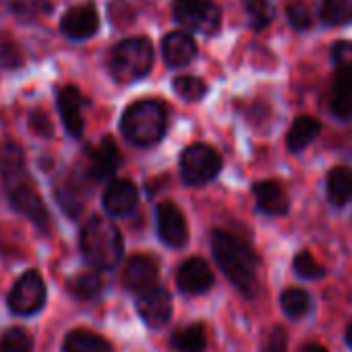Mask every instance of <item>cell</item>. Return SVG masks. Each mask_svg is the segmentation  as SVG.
<instances>
[{"label":"cell","instance_id":"1f68e13d","mask_svg":"<svg viewBox=\"0 0 352 352\" xmlns=\"http://www.w3.org/2000/svg\"><path fill=\"white\" fill-rule=\"evenodd\" d=\"M23 65V50L17 42L3 38L0 40V67L5 69H17Z\"/></svg>","mask_w":352,"mask_h":352},{"label":"cell","instance_id":"8d00e7d4","mask_svg":"<svg viewBox=\"0 0 352 352\" xmlns=\"http://www.w3.org/2000/svg\"><path fill=\"white\" fill-rule=\"evenodd\" d=\"M30 126L38 133V135H44V137H48L50 133H52V124H50V118L42 112V110H36V112H32V116H30Z\"/></svg>","mask_w":352,"mask_h":352},{"label":"cell","instance_id":"4fadbf2b","mask_svg":"<svg viewBox=\"0 0 352 352\" xmlns=\"http://www.w3.org/2000/svg\"><path fill=\"white\" fill-rule=\"evenodd\" d=\"M162 56L172 69L187 67L197 56V44L185 32H172L162 40Z\"/></svg>","mask_w":352,"mask_h":352},{"label":"cell","instance_id":"e575fe53","mask_svg":"<svg viewBox=\"0 0 352 352\" xmlns=\"http://www.w3.org/2000/svg\"><path fill=\"white\" fill-rule=\"evenodd\" d=\"M286 15H288L290 25L294 30H298V32L311 30V25H313V17L307 11V7H302V5H290L288 11H286Z\"/></svg>","mask_w":352,"mask_h":352},{"label":"cell","instance_id":"9a60e30c","mask_svg":"<svg viewBox=\"0 0 352 352\" xmlns=\"http://www.w3.org/2000/svg\"><path fill=\"white\" fill-rule=\"evenodd\" d=\"M58 112H60V118H63V124L67 129V133L75 139H79L83 135V116H81V106H83V100H81V94L75 85H67L58 91Z\"/></svg>","mask_w":352,"mask_h":352},{"label":"cell","instance_id":"e0dca14e","mask_svg":"<svg viewBox=\"0 0 352 352\" xmlns=\"http://www.w3.org/2000/svg\"><path fill=\"white\" fill-rule=\"evenodd\" d=\"M329 110L338 120H352V67L336 71L329 94Z\"/></svg>","mask_w":352,"mask_h":352},{"label":"cell","instance_id":"8fae6325","mask_svg":"<svg viewBox=\"0 0 352 352\" xmlns=\"http://www.w3.org/2000/svg\"><path fill=\"white\" fill-rule=\"evenodd\" d=\"M137 311L141 315V319L151 325V327H162L170 321L172 315V298L170 294L155 286L151 290L141 292L139 300H137Z\"/></svg>","mask_w":352,"mask_h":352},{"label":"cell","instance_id":"f546056e","mask_svg":"<svg viewBox=\"0 0 352 352\" xmlns=\"http://www.w3.org/2000/svg\"><path fill=\"white\" fill-rule=\"evenodd\" d=\"M292 267H294V274L302 280H321L327 270L309 253V251H300L296 253L294 261H292Z\"/></svg>","mask_w":352,"mask_h":352},{"label":"cell","instance_id":"4dcf8cb0","mask_svg":"<svg viewBox=\"0 0 352 352\" xmlns=\"http://www.w3.org/2000/svg\"><path fill=\"white\" fill-rule=\"evenodd\" d=\"M0 352H32V338L25 329L11 327L0 336Z\"/></svg>","mask_w":352,"mask_h":352},{"label":"cell","instance_id":"9c48e42d","mask_svg":"<svg viewBox=\"0 0 352 352\" xmlns=\"http://www.w3.org/2000/svg\"><path fill=\"white\" fill-rule=\"evenodd\" d=\"M155 224H157V234L164 245L172 249H181L187 245L189 228L179 206H174L172 201H162L155 210Z\"/></svg>","mask_w":352,"mask_h":352},{"label":"cell","instance_id":"2e32d148","mask_svg":"<svg viewBox=\"0 0 352 352\" xmlns=\"http://www.w3.org/2000/svg\"><path fill=\"white\" fill-rule=\"evenodd\" d=\"M257 210L267 216H286L290 210L288 195L278 181H259L253 185Z\"/></svg>","mask_w":352,"mask_h":352},{"label":"cell","instance_id":"83f0119b","mask_svg":"<svg viewBox=\"0 0 352 352\" xmlns=\"http://www.w3.org/2000/svg\"><path fill=\"white\" fill-rule=\"evenodd\" d=\"M174 91H176V96L183 98L185 102H197V100H201L208 94V85L199 77L181 75V77L174 79Z\"/></svg>","mask_w":352,"mask_h":352},{"label":"cell","instance_id":"cb8c5ba5","mask_svg":"<svg viewBox=\"0 0 352 352\" xmlns=\"http://www.w3.org/2000/svg\"><path fill=\"white\" fill-rule=\"evenodd\" d=\"M319 17L329 28L352 23V0H321Z\"/></svg>","mask_w":352,"mask_h":352},{"label":"cell","instance_id":"74e56055","mask_svg":"<svg viewBox=\"0 0 352 352\" xmlns=\"http://www.w3.org/2000/svg\"><path fill=\"white\" fill-rule=\"evenodd\" d=\"M300 352H329L325 346H321V344H317V342H309V344H305L302 346V350Z\"/></svg>","mask_w":352,"mask_h":352},{"label":"cell","instance_id":"ffe728a7","mask_svg":"<svg viewBox=\"0 0 352 352\" xmlns=\"http://www.w3.org/2000/svg\"><path fill=\"white\" fill-rule=\"evenodd\" d=\"M321 133V122L313 116H298L290 129H288V135H286V149L290 153H300L309 143L315 141V137Z\"/></svg>","mask_w":352,"mask_h":352},{"label":"cell","instance_id":"603a6c76","mask_svg":"<svg viewBox=\"0 0 352 352\" xmlns=\"http://www.w3.org/2000/svg\"><path fill=\"white\" fill-rule=\"evenodd\" d=\"M172 346L179 352H204L206 350V327L191 323L172 336Z\"/></svg>","mask_w":352,"mask_h":352},{"label":"cell","instance_id":"3957f363","mask_svg":"<svg viewBox=\"0 0 352 352\" xmlns=\"http://www.w3.org/2000/svg\"><path fill=\"white\" fill-rule=\"evenodd\" d=\"M79 247L87 263L96 270H112L124 251L120 230L112 220L102 216H94L85 222L81 228Z\"/></svg>","mask_w":352,"mask_h":352},{"label":"cell","instance_id":"277c9868","mask_svg":"<svg viewBox=\"0 0 352 352\" xmlns=\"http://www.w3.org/2000/svg\"><path fill=\"white\" fill-rule=\"evenodd\" d=\"M120 129L124 139L137 147L155 145L166 133V108L157 100H139L124 110Z\"/></svg>","mask_w":352,"mask_h":352},{"label":"cell","instance_id":"d6986e66","mask_svg":"<svg viewBox=\"0 0 352 352\" xmlns=\"http://www.w3.org/2000/svg\"><path fill=\"white\" fill-rule=\"evenodd\" d=\"M120 164V153L118 147L114 145L112 137H104L102 143L96 147L91 162H89V176L94 181H106L112 179L116 168Z\"/></svg>","mask_w":352,"mask_h":352},{"label":"cell","instance_id":"d590c367","mask_svg":"<svg viewBox=\"0 0 352 352\" xmlns=\"http://www.w3.org/2000/svg\"><path fill=\"white\" fill-rule=\"evenodd\" d=\"M331 60L338 69L352 67V42H348V40L336 42L331 48Z\"/></svg>","mask_w":352,"mask_h":352},{"label":"cell","instance_id":"5b68a950","mask_svg":"<svg viewBox=\"0 0 352 352\" xmlns=\"http://www.w3.org/2000/svg\"><path fill=\"white\" fill-rule=\"evenodd\" d=\"M153 65L151 42L143 36L122 40L110 54V73L118 83H133L143 79Z\"/></svg>","mask_w":352,"mask_h":352},{"label":"cell","instance_id":"7c38bea8","mask_svg":"<svg viewBox=\"0 0 352 352\" xmlns=\"http://www.w3.org/2000/svg\"><path fill=\"white\" fill-rule=\"evenodd\" d=\"M176 284L187 294H204L214 286V272L204 259L193 257L187 259L176 272Z\"/></svg>","mask_w":352,"mask_h":352},{"label":"cell","instance_id":"7a4b0ae2","mask_svg":"<svg viewBox=\"0 0 352 352\" xmlns=\"http://www.w3.org/2000/svg\"><path fill=\"white\" fill-rule=\"evenodd\" d=\"M214 259L222 274L234 284L243 294L253 296L257 292V255L247 241L226 230H216L212 234Z\"/></svg>","mask_w":352,"mask_h":352},{"label":"cell","instance_id":"5bb4252c","mask_svg":"<svg viewBox=\"0 0 352 352\" xmlns=\"http://www.w3.org/2000/svg\"><path fill=\"white\" fill-rule=\"evenodd\" d=\"M104 208L114 218L129 216L137 208V187L126 179L112 181L104 193Z\"/></svg>","mask_w":352,"mask_h":352},{"label":"cell","instance_id":"ac0fdd59","mask_svg":"<svg viewBox=\"0 0 352 352\" xmlns=\"http://www.w3.org/2000/svg\"><path fill=\"white\" fill-rule=\"evenodd\" d=\"M155 280H157V267L155 261L145 257V255H135L122 274V282L129 290L133 292H145L155 288Z\"/></svg>","mask_w":352,"mask_h":352},{"label":"cell","instance_id":"d6a6232c","mask_svg":"<svg viewBox=\"0 0 352 352\" xmlns=\"http://www.w3.org/2000/svg\"><path fill=\"white\" fill-rule=\"evenodd\" d=\"M259 352H288V333L282 325L272 327L261 344Z\"/></svg>","mask_w":352,"mask_h":352},{"label":"cell","instance_id":"f35d334b","mask_svg":"<svg viewBox=\"0 0 352 352\" xmlns=\"http://www.w3.org/2000/svg\"><path fill=\"white\" fill-rule=\"evenodd\" d=\"M346 344H348V348L352 350V321H350L348 327H346Z\"/></svg>","mask_w":352,"mask_h":352},{"label":"cell","instance_id":"44dd1931","mask_svg":"<svg viewBox=\"0 0 352 352\" xmlns=\"http://www.w3.org/2000/svg\"><path fill=\"white\" fill-rule=\"evenodd\" d=\"M327 197L336 208H344L352 201V168L333 166L327 172Z\"/></svg>","mask_w":352,"mask_h":352},{"label":"cell","instance_id":"836d02e7","mask_svg":"<svg viewBox=\"0 0 352 352\" xmlns=\"http://www.w3.org/2000/svg\"><path fill=\"white\" fill-rule=\"evenodd\" d=\"M58 204H60V208L67 212V214H71V216H77L79 212H81V197H79V193H77V187L73 185V183H65L60 189H58Z\"/></svg>","mask_w":352,"mask_h":352},{"label":"cell","instance_id":"7402d4cb","mask_svg":"<svg viewBox=\"0 0 352 352\" xmlns=\"http://www.w3.org/2000/svg\"><path fill=\"white\" fill-rule=\"evenodd\" d=\"M65 352H112V346L89 329H75L65 338Z\"/></svg>","mask_w":352,"mask_h":352},{"label":"cell","instance_id":"d4e9b609","mask_svg":"<svg viewBox=\"0 0 352 352\" xmlns=\"http://www.w3.org/2000/svg\"><path fill=\"white\" fill-rule=\"evenodd\" d=\"M280 305H282V311L286 313V317L290 319H300L305 317L311 307H313V298L307 290L302 288H288L282 292L280 296Z\"/></svg>","mask_w":352,"mask_h":352},{"label":"cell","instance_id":"484cf974","mask_svg":"<svg viewBox=\"0 0 352 352\" xmlns=\"http://www.w3.org/2000/svg\"><path fill=\"white\" fill-rule=\"evenodd\" d=\"M69 290H71V294H75L81 300H94L104 290V282L98 274L83 272L69 280Z\"/></svg>","mask_w":352,"mask_h":352},{"label":"cell","instance_id":"4316f807","mask_svg":"<svg viewBox=\"0 0 352 352\" xmlns=\"http://www.w3.org/2000/svg\"><path fill=\"white\" fill-rule=\"evenodd\" d=\"M9 9L21 21H36L52 11L50 0H7Z\"/></svg>","mask_w":352,"mask_h":352},{"label":"cell","instance_id":"ba28073f","mask_svg":"<svg viewBox=\"0 0 352 352\" xmlns=\"http://www.w3.org/2000/svg\"><path fill=\"white\" fill-rule=\"evenodd\" d=\"M46 302V284L36 270L25 272L9 294V309L15 315H34Z\"/></svg>","mask_w":352,"mask_h":352},{"label":"cell","instance_id":"f1b7e54d","mask_svg":"<svg viewBox=\"0 0 352 352\" xmlns=\"http://www.w3.org/2000/svg\"><path fill=\"white\" fill-rule=\"evenodd\" d=\"M245 11L249 17V23L255 32L265 30L274 19V7L267 0H245Z\"/></svg>","mask_w":352,"mask_h":352},{"label":"cell","instance_id":"30bf717a","mask_svg":"<svg viewBox=\"0 0 352 352\" xmlns=\"http://www.w3.org/2000/svg\"><path fill=\"white\" fill-rule=\"evenodd\" d=\"M60 30L67 38L75 42L89 40L100 30V15L96 11L94 3H83L73 9H69L60 19Z\"/></svg>","mask_w":352,"mask_h":352},{"label":"cell","instance_id":"8992f818","mask_svg":"<svg viewBox=\"0 0 352 352\" xmlns=\"http://www.w3.org/2000/svg\"><path fill=\"white\" fill-rule=\"evenodd\" d=\"M220 170H222L220 153L206 143L189 145L181 155V176L185 185L189 187H204L212 183L220 174Z\"/></svg>","mask_w":352,"mask_h":352},{"label":"cell","instance_id":"6da1fadb","mask_svg":"<svg viewBox=\"0 0 352 352\" xmlns=\"http://www.w3.org/2000/svg\"><path fill=\"white\" fill-rule=\"evenodd\" d=\"M0 179L13 208L28 216L36 226L48 228V208L32 181L23 149L13 141L0 147Z\"/></svg>","mask_w":352,"mask_h":352},{"label":"cell","instance_id":"52a82bcc","mask_svg":"<svg viewBox=\"0 0 352 352\" xmlns=\"http://www.w3.org/2000/svg\"><path fill=\"white\" fill-rule=\"evenodd\" d=\"M172 15L183 28L204 36L218 34L222 25V11L214 0H174Z\"/></svg>","mask_w":352,"mask_h":352}]
</instances>
